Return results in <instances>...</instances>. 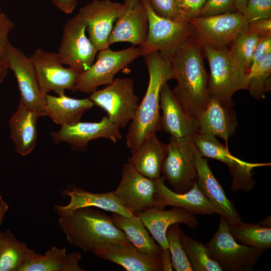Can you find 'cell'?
Here are the masks:
<instances>
[{
    "instance_id": "cell-1",
    "label": "cell",
    "mask_w": 271,
    "mask_h": 271,
    "mask_svg": "<svg viewBox=\"0 0 271 271\" xmlns=\"http://www.w3.org/2000/svg\"><path fill=\"white\" fill-rule=\"evenodd\" d=\"M203 54L202 43L194 34L167 57L171 63L173 79L177 82L173 93L186 114L196 121L210 97Z\"/></svg>"
},
{
    "instance_id": "cell-2",
    "label": "cell",
    "mask_w": 271,
    "mask_h": 271,
    "mask_svg": "<svg viewBox=\"0 0 271 271\" xmlns=\"http://www.w3.org/2000/svg\"><path fill=\"white\" fill-rule=\"evenodd\" d=\"M143 57L149 74V82L126 134V145L131 153L137 150L148 137L162 130L160 93L164 85L174 76L170 60L159 51L152 52Z\"/></svg>"
},
{
    "instance_id": "cell-3",
    "label": "cell",
    "mask_w": 271,
    "mask_h": 271,
    "mask_svg": "<svg viewBox=\"0 0 271 271\" xmlns=\"http://www.w3.org/2000/svg\"><path fill=\"white\" fill-rule=\"evenodd\" d=\"M58 224L68 242L85 252L93 253L97 247L108 242H130L111 217L90 207L59 216Z\"/></svg>"
},
{
    "instance_id": "cell-4",
    "label": "cell",
    "mask_w": 271,
    "mask_h": 271,
    "mask_svg": "<svg viewBox=\"0 0 271 271\" xmlns=\"http://www.w3.org/2000/svg\"><path fill=\"white\" fill-rule=\"evenodd\" d=\"M202 47L210 70L209 96L222 104L234 105L232 100L233 94L247 89L248 72L242 68L227 48H215L202 43Z\"/></svg>"
},
{
    "instance_id": "cell-5",
    "label": "cell",
    "mask_w": 271,
    "mask_h": 271,
    "mask_svg": "<svg viewBox=\"0 0 271 271\" xmlns=\"http://www.w3.org/2000/svg\"><path fill=\"white\" fill-rule=\"evenodd\" d=\"M205 245L210 257L223 270L227 271L253 270L264 251L238 242L232 235L229 224L222 217L217 231Z\"/></svg>"
},
{
    "instance_id": "cell-6",
    "label": "cell",
    "mask_w": 271,
    "mask_h": 271,
    "mask_svg": "<svg viewBox=\"0 0 271 271\" xmlns=\"http://www.w3.org/2000/svg\"><path fill=\"white\" fill-rule=\"evenodd\" d=\"M148 16L149 27L146 41L140 48L142 57L154 51L165 56L174 53L190 37L194 34L190 22H179L160 17L142 0Z\"/></svg>"
},
{
    "instance_id": "cell-7",
    "label": "cell",
    "mask_w": 271,
    "mask_h": 271,
    "mask_svg": "<svg viewBox=\"0 0 271 271\" xmlns=\"http://www.w3.org/2000/svg\"><path fill=\"white\" fill-rule=\"evenodd\" d=\"M162 172L165 181L178 193L188 192L197 179L194 163L196 147L192 136H170Z\"/></svg>"
},
{
    "instance_id": "cell-8",
    "label": "cell",
    "mask_w": 271,
    "mask_h": 271,
    "mask_svg": "<svg viewBox=\"0 0 271 271\" xmlns=\"http://www.w3.org/2000/svg\"><path fill=\"white\" fill-rule=\"evenodd\" d=\"M94 105L103 109L108 119L124 128L133 119L139 105L134 92L133 81L130 78H117L104 88L96 90L89 97Z\"/></svg>"
},
{
    "instance_id": "cell-9",
    "label": "cell",
    "mask_w": 271,
    "mask_h": 271,
    "mask_svg": "<svg viewBox=\"0 0 271 271\" xmlns=\"http://www.w3.org/2000/svg\"><path fill=\"white\" fill-rule=\"evenodd\" d=\"M98 51L95 62L79 74L76 83V91L91 93L98 86L111 83L117 72L142 56L140 48L134 46L119 51L107 48Z\"/></svg>"
},
{
    "instance_id": "cell-10",
    "label": "cell",
    "mask_w": 271,
    "mask_h": 271,
    "mask_svg": "<svg viewBox=\"0 0 271 271\" xmlns=\"http://www.w3.org/2000/svg\"><path fill=\"white\" fill-rule=\"evenodd\" d=\"M191 136L201 156L218 160L228 167L232 177L230 189L232 191H250L255 185L252 170L256 167L270 165V163H248L237 158L212 134L197 132Z\"/></svg>"
},
{
    "instance_id": "cell-11",
    "label": "cell",
    "mask_w": 271,
    "mask_h": 271,
    "mask_svg": "<svg viewBox=\"0 0 271 271\" xmlns=\"http://www.w3.org/2000/svg\"><path fill=\"white\" fill-rule=\"evenodd\" d=\"M86 24L77 13L65 23L57 53L64 65L80 73L87 70L94 62L98 51L85 34Z\"/></svg>"
},
{
    "instance_id": "cell-12",
    "label": "cell",
    "mask_w": 271,
    "mask_h": 271,
    "mask_svg": "<svg viewBox=\"0 0 271 271\" xmlns=\"http://www.w3.org/2000/svg\"><path fill=\"white\" fill-rule=\"evenodd\" d=\"M189 22L202 44L215 48H227L239 34L248 30L243 16L237 12L199 16Z\"/></svg>"
},
{
    "instance_id": "cell-13",
    "label": "cell",
    "mask_w": 271,
    "mask_h": 271,
    "mask_svg": "<svg viewBox=\"0 0 271 271\" xmlns=\"http://www.w3.org/2000/svg\"><path fill=\"white\" fill-rule=\"evenodd\" d=\"M30 57L44 97L50 91L59 95L65 90L76 91V83L80 73L71 67H65L57 53L38 48Z\"/></svg>"
},
{
    "instance_id": "cell-14",
    "label": "cell",
    "mask_w": 271,
    "mask_h": 271,
    "mask_svg": "<svg viewBox=\"0 0 271 271\" xmlns=\"http://www.w3.org/2000/svg\"><path fill=\"white\" fill-rule=\"evenodd\" d=\"M8 69L17 80L20 101L34 110L38 117L46 116L45 97L42 94L35 69L30 57L9 42L5 54Z\"/></svg>"
},
{
    "instance_id": "cell-15",
    "label": "cell",
    "mask_w": 271,
    "mask_h": 271,
    "mask_svg": "<svg viewBox=\"0 0 271 271\" xmlns=\"http://www.w3.org/2000/svg\"><path fill=\"white\" fill-rule=\"evenodd\" d=\"M139 217L162 249V261L163 270H172L170 252L166 238V232L172 225L184 223L192 229L198 225L195 215L185 209L174 207L166 210L151 208L133 213Z\"/></svg>"
},
{
    "instance_id": "cell-16",
    "label": "cell",
    "mask_w": 271,
    "mask_h": 271,
    "mask_svg": "<svg viewBox=\"0 0 271 271\" xmlns=\"http://www.w3.org/2000/svg\"><path fill=\"white\" fill-rule=\"evenodd\" d=\"M125 9L124 3L110 0H92L78 14L86 24L88 38L98 51L109 48L108 39L113 24Z\"/></svg>"
},
{
    "instance_id": "cell-17",
    "label": "cell",
    "mask_w": 271,
    "mask_h": 271,
    "mask_svg": "<svg viewBox=\"0 0 271 271\" xmlns=\"http://www.w3.org/2000/svg\"><path fill=\"white\" fill-rule=\"evenodd\" d=\"M119 127L112 123L107 116L99 122H80L61 126L57 131L51 133L55 144L68 143L72 150L85 152L90 141L103 138L113 143L122 139Z\"/></svg>"
},
{
    "instance_id": "cell-18",
    "label": "cell",
    "mask_w": 271,
    "mask_h": 271,
    "mask_svg": "<svg viewBox=\"0 0 271 271\" xmlns=\"http://www.w3.org/2000/svg\"><path fill=\"white\" fill-rule=\"evenodd\" d=\"M154 180L148 178L128 163L124 164L119 184L114 193L130 212L143 211L153 207Z\"/></svg>"
},
{
    "instance_id": "cell-19",
    "label": "cell",
    "mask_w": 271,
    "mask_h": 271,
    "mask_svg": "<svg viewBox=\"0 0 271 271\" xmlns=\"http://www.w3.org/2000/svg\"><path fill=\"white\" fill-rule=\"evenodd\" d=\"M194 163L197 172V184L203 195L213 204L220 217L229 225L242 222L232 202L210 168L206 159L201 156L196 148Z\"/></svg>"
},
{
    "instance_id": "cell-20",
    "label": "cell",
    "mask_w": 271,
    "mask_h": 271,
    "mask_svg": "<svg viewBox=\"0 0 271 271\" xmlns=\"http://www.w3.org/2000/svg\"><path fill=\"white\" fill-rule=\"evenodd\" d=\"M125 9L117 19L108 39L109 45L127 42L140 46L146 40L148 19L142 0H123Z\"/></svg>"
},
{
    "instance_id": "cell-21",
    "label": "cell",
    "mask_w": 271,
    "mask_h": 271,
    "mask_svg": "<svg viewBox=\"0 0 271 271\" xmlns=\"http://www.w3.org/2000/svg\"><path fill=\"white\" fill-rule=\"evenodd\" d=\"M165 181L163 176L154 180V208L164 209L167 206H172L185 209L194 215L217 213L216 208L201 192L196 181L190 190L184 193L169 189Z\"/></svg>"
},
{
    "instance_id": "cell-22",
    "label": "cell",
    "mask_w": 271,
    "mask_h": 271,
    "mask_svg": "<svg viewBox=\"0 0 271 271\" xmlns=\"http://www.w3.org/2000/svg\"><path fill=\"white\" fill-rule=\"evenodd\" d=\"M93 254L121 266L126 271L163 270L161 257L142 252L131 242H108L97 247Z\"/></svg>"
},
{
    "instance_id": "cell-23",
    "label": "cell",
    "mask_w": 271,
    "mask_h": 271,
    "mask_svg": "<svg viewBox=\"0 0 271 271\" xmlns=\"http://www.w3.org/2000/svg\"><path fill=\"white\" fill-rule=\"evenodd\" d=\"M61 194L68 196L70 200L66 205L57 204L54 206V210L59 216L67 215L77 208L86 207H95L127 217L133 215L121 204L113 191L92 193L73 186L64 189Z\"/></svg>"
},
{
    "instance_id": "cell-24",
    "label": "cell",
    "mask_w": 271,
    "mask_h": 271,
    "mask_svg": "<svg viewBox=\"0 0 271 271\" xmlns=\"http://www.w3.org/2000/svg\"><path fill=\"white\" fill-rule=\"evenodd\" d=\"M197 121L198 133L210 134L222 138L225 141L227 147L228 140L235 133L237 126L233 105L222 104L210 96Z\"/></svg>"
},
{
    "instance_id": "cell-25",
    "label": "cell",
    "mask_w": 271,
    "mask_h": 271,
    "mask_svg": "<svg viewBox=\"0 0 271 271\" xmlns=\"http://www.w3.org/2000/svg\"><path fill=\"white\" fill-rule=\"evenodd\" d=\"M160 108L162 110V130L176 138L193 136L198 132L197 121L184 111L168 82L160 93Z\"/></svg>"
},
{
    "instance_id": "cell-26",
    "label": "cell",
    "mask_w": 271,
    "mask_h": 271,
    "mask_svg": "<svg viewBox=\"0 0 271 271\" xmlns=\"http://www.w3.org/2000/svg\"><path fill=\"white\" fill-rule=\"evenodd\" d=\"M167 148V145L161 142L156 133H153L131 153L127 163L145 177L155 180L161 176Z\"/></svg>"
},
{
    "instance_id": "cell-27",
    "label": "cell",
    "mask_w": 271,
    "mask_h": 271,
    "mask_svg": "<svg viewBox=\"0 0 271 271\" xmlns=\"http://www.w3.org/2000/svg\"><path fill=\"white\" fill-rule=\"evenodd\" d=\"M36 112L20 101L18 108L9 120L11 139L16 152L25 156L35 148L37 138Z\"/></svg>"
},
{
    "instance_id": "cell-28",
    "label": "cell",
    "mask_w": 271,
    "mask_h": 271,
    "mask_svg": "<svg viewBox=\"0 0 271 271\" xmlns=\"http://www.w3.org/2000/svg\"><path fill=\"white\" fill-rule=\"evenodd\" d=\"M45 101L46 116L61 126L79 121L82 114L94 105L89 98L76 99L65 93L58 96L47 94Z\"/></svg>"
},
{
    "instance_id": "cell-29",
    "label": "cell",
    "mask_w": 271,
    "mask_h": 271,
    "mask_svg": "<svg viewBox=\"0 0 271 271\" xmlns=\"http://www.w3.org/2000/svg\"><path fill=\"white\" fill-rule=\"evenodd\" d=\"M79 252H67L65 248L53 246L44 255L39 254L21 266L18 271H84L79 262Z\"/></svg>"
},
{
    "instance_id": "cell-30",
    "label": "cell",
    "mask_w": 271,
    "mask_h": 271,
    "mask_svg": "<svg viewBox=\"0 0 271 271\" xmlns=\"http://www.w3.org/2000/svg\"><path fill=\"white\" fill-rule=\"evenodd\" d=\"M111 218L114 225L125 234L137 249L142 252L162 257V248L150 236L139 217L134 215L132 217H127L112 213Z\"/></svg>"
},
{
    "instance_id": "cell-31",
    "label": "cell",
    "mask_w": 271,
    "mask_h": 271,
    "mask_svg": "<svg viewBox=\"0 0 271 271\" xmlns=\"http://www.w3.org/2000/svg\"><path fill=\"white\" fill-rule=\"evenodd\" d=\"M3 246L0 251V271H18L27 261L39 254L18 240L10 230L2 232Z\"/></svg>"
},
{
    "instance_id": "cell-32",
    "label": "cell",
    "mask_w": 271,
    "mask_h": 271,
    "mask_svg": "<svg viewBox=\"0 0 271 271\" xmlns=\"http://www.w3.org/2000/svg\"><path fill=\"white\" fill-rule=\"evenodd\" d=\"M230 232L239 243L262 250L271 246V228L243 221L229 225Z\"/></svg>"
},
{
    "instance_id": "cell-33",
    "label": "cell",
    "mask_w": 271,
    "mask_h": 271,
    "mask_svg": "<svg viewBox=\"0 0 271 271\" xmlns=\"http://www.w3.org/2000/svg\"><path fill=\"white\" fill-rule=\"evenodd\" d=\"M180 239L193 271L223 270L219 264L210 257L205 244L191 238L182 229Z\"/></svg>"
},
{
    "instance_id": "cell-34",
    "label": "cell",
    "mask_w": 271,
    "mask_h": 271,
    "mask_svg": "<svg viewBox=\"0 0 271 271\" xmlns=\"http://www.w3.org/2000/svg\"><path fill=\"white\" fill-rule=\"evenodd\" d=\"M247 90L252 96L260 100L271 89V53L248 72Z\"/></svg>"
},
{
    "instance_id": "cell-35",
    "label": "cell",
    "mask_w": 271,
    "mask_h": 271,
    "mask_svg": "<svg viewBox=\"0 0 271 271\" xmlns=\"http://www.w3.org/2000/svg\"><path fill=\"white\" fill-rule=\"evenodd\" d=\"M260 37L248 31L239 34L232 42L229 51L242 68L248 72Z\"/></svg>"
},
{
    "instance_id": "cell-36",
    "label": "cell",
    "mask_w": 271,
    "mask_h": 271,
    "mask_svg": "<svg viewBox=\"0 0 271 271\" xmlns=\"http://www.w3.org/2000/svg\"><path fill=\"white\" fill-rule=\"evenodd\" d=\"M179 223L171 225L166 232L170 252L172 266L176 271H193L182 246Z\"/></svg>"
},
{
    "instance_id": "cell-37",
    "label": "cell",
    "mask_w": 271,
    "mask_h": 271,
    "mask_svg": "<svg viewBox=\"0 0 271 271\" xmlns=\"http://www.w3.org/2000/svg\"><path fill=\"white\" fill-rule=\"evenodd\" d=\"M206 0H175V21L189 22L199 17Z\"/></svg>"
},
{
    "instance_id": "cell-38",
    "label": "cell",
    "mask_w": 271,
    "mask_h": 271,
    "mask_svg": "<svg viewBox=\"0 0 271 271\" xmlns=\"http://www.w3.org/2000/svg\"><path fill=\"white\" fill-rule=\"evenodd\" d=\"M242 15L248 24L271 18V0H248Z\"/></svg>"
},
{
    "instance_id": "cell-39",
    "label": "cell",
    "mask_w": 271,
    "mask_h": 271,
    "mask_svg": "<svg viewBox=\"0 0 271 271\" xmlns=\"http://www.w3.org/2000/svg\"><path fill=\"white\" fill-rule=\"evenodd\" d=\"M233 12H236L234 0H206L200 16L207 17Z\"/></svg>"
},
{
    "instance_id": "cell-40",
    "label": "cell",
    "mask_w": 271,
    "mask_h": 271,
    "mask_svg": "<svg viewBox=\"0 0 271 271\" xmlns=\"http://www.w3.org/2000/svg\"><path fill=\"white\" fill-rule=\"evenodd\" d=\"M158 16L175 21V0H146Z\"/></svg>"
},
{
    "instance_id": "cell-41",
    "label": "cell",
    "mask_w": 271,
    "mask_h": 271,
    "mask_svg": "<svg viewBox=\"0 0 271 271\" xmlns=\"http://www.w3.org/2000/svg\"><path fill=\"white\" fill-rule=\"evenodd\" d=\"M15 24L0 10V63L5 60L8 35Z\"/></svg>"
},
{
    "instance_id": "cell-42",
    "label": "cell",
    "mask_w": 271,
    "mask_h": 271,
    "mask_svg": "<svg viewBox=\"0 0 271 271\" xmlns=\"http://www.w3.org/2000/svg\"><path fill=\"white\" fill-rule=\"evenodd\" d=\"M270 53L271 36L260 37L254 51L249 71L256 67Z\"/></svg>"
},
{
    "instance_id": "cell-43",
    "label": "cell",
    "mask_w": 271,
    "mask_h": 271,
    "mask_svg": "<svg viewBox=\"0 0 271 271\" xmlns=\"http://www.w3.org/2000/svg\"><path fill=\"white\" fill-rule=\"evenodd\" d=\"M248 31L260 37L271 36V18L249 23Z\"/></svg>"
},
{
    "instance_id": "cell-44",
    "label": "cell",
    "mask_w": 271,
    "mask_h": 271,
    "mask_svg": "<svg viewBox=\"0 0 271 271\" xmlns=\"http://www.w3.org/2000/svg\"><path fill=\"white\" fill-rule=\"evenodd\" d=\"M55 6L60 11L69 14L75 9L77 0H53Z\"/></svg>"
},
{
    "instance_id": "cell-45",
    "label": "cell",
    "mask_w": 271,
    "mask_h": 271,
    "mask_svg": "<svg viewBox=\"0 0 271 271\" xmlns=\"http://www.w3.org/2000/svg\"><path fill=\"white\" fill-rule=\"evenodd\" d=\"M248 0H234L236 12L243 15Z\"/></svg>"
},
{
    "instance_id": "cell-46",
    "label": "cell",
    "mask_w": 271,
    "mask_h": 271,
    "mask_svg": "<svg viewBox=\"0 0 271 271\" xmlns=\"http://www.w3.org/2000/svg\"><path fill=\"white\" fill-rule=\"evenodd\" d=\"M9 207L7 203L3 200L0 194V225L4 219L5 215L8 210Z\"/></svg>"
},
{
    "instance_id": "cell-47",
    "label": "cell",
    "mask_w": 271,
    "mask_h": 271,
    "mask_svg": "<svg viewBox=\"0 0 271 271\" xmlns=\"http://www.w3.org/2000/svg\"><path fill=\"white\" fill-rule=\"evenodd\" d=\"M8 70V68L5 59V60L0 63V82H1L6 77Z\"/></svg>"
},
{
    "instance_id": "cell-48",
    "label": "cell",
    "mask_w": 271,
    "mask_h": 271,
    "mask_svg": "<svg viewBox=\"0 0 271 271\" xmlns=\"http://www.w3.org/2000/svg\"><path fill=\"white\" fill-rule=\"evenodd\" d=\"M2 246H3V237H2V232L0 231V251L1 250Z\"/></svg>"
}]
</instances>
